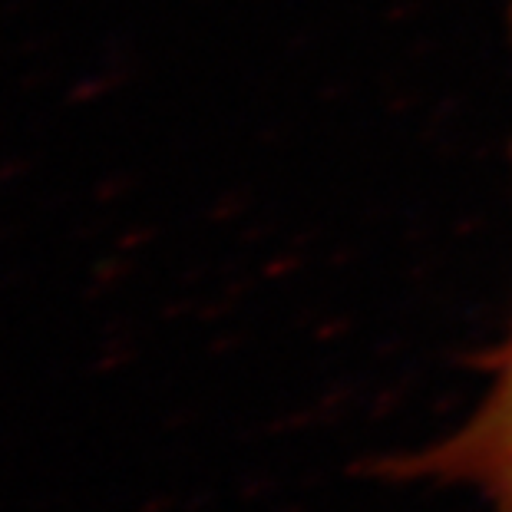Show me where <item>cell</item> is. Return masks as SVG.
Segmentation results:
<instances>
[{
	"label": "cell",
	"mask_w": 512,
	"mask_h": 512,
	"mask_svg": "<svg viewBox=\"0 0 512 512\" xmlns=\"http://www.w3.org/2000/svg\"><path fill=\"white\" fill-rule=\"evenodd\" d=\"M403 473L470 486L486 499L489 512H512V328L499 347L489 394L473 417L443 443L403 463Z\"/></svg>",
	"instance_id": "1"
},
{
	"label": "cell",
	"mask_w": 512,
	"mask_h": 512,
	"mask_svg": "<svg viewBox=\"0 0 512 512\" xmlns=\"http://www.w3.org/2000/svg\"><path fill=\"white\" fill-rule=\"evenodd\" d=\"M4 446H7V433H0V450H4Z\"/></svg>",
	"instance_id": "2"
}]
</instances>
